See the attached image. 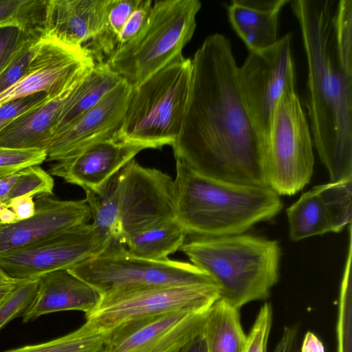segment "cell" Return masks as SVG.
Segmentation results:
<instances>
[{
	"instance_id": "cell-1",
	"label": "cell",
	"mask_w": 352,
	"mask_h": 352,
	"mask_svg": "<svg viewBox=\"0 0 352 352\" xmlns=\"http://www.w3.org/2000/svg\"><path fill=\"white\" fill-rule=\"evenodd\" d=\"M230 40L209 35L191 58L190 90L175 161L207 177L268 186L265 142L243 102Z\"/></svg>"
},
{
	"instance_id": "cell-2",
	"label": "cell",
	"mask_w": 352,
	"mask_h": 352,
	"mask_svg": "<svg viewBox=\"0 0 352 352\" xmlns=\"http://www.w3.org/2000/svg\"><path fill=\"white\" fill-rule=\"evenodd\" d=\"M308 74L305 105L330 182L352 178V0H293Z\"/></svg>"
},
{
	"instance_id": "cell-3",
	"label": "cell",
	"mask_w": 352,
	"mask_h": 352,
	"mask_svg": "<svg viewBox=\"0 0 352 352\" xmlns=\"http://www.w3.org/2000/svg\"><path fill=\"white\" fill-rule=\"evenodd\" d=\"M175 217L187 234L216 237L245 233L276 217L283 202L268 186L245 185L201 175L176 161Z\"/></svg>"
},
{
	"instance_id": "cell-4",
	"label": "cell",
	"mask_w": 352,
	"mask_h": 352,
	"mask_svg": "<svg viewBox=\"0 0 352 352\" xmlns=\"http://www.w3.org/2000/svg\"><path fill=\"white\" fill-rule=\"evenodd\" d=\"M217 284L220 298L240 309L267 298L279 277L276 240L241 234L206 237L187 234L179 250Z\"/></svg>"
},
{
	"instance_id": "cell-5",
	"label": "cell",
	"mask_w": 352,
	"mask_h": 352,
	"mask_svg": "<svg viewBox=\"0 0 352 352\" xmlns=\"http://www.w3.org/2000/svg\"><path fill=\"white\" fill-rule=\"evenodd\" d=\"M93 225L109 244L125 245L137 232L175 217L173 179L134 159L97 191L85 190Z\"/></svg>"
},
{
	"instance_id": "cell-6",
	"label": "cell",
	"mask_w": 352,
	"mask_h": 352,
	"mask_svg": "<svg viewBox=\"0 0 352 352\" xmlns=\"http://www.w3.org/2000/svg\"><path fill=\"white\" fill-rule=\"evenodd\" d=\"M190 76L191 58L182 55L131 86L118 139L146 149L172 146L182 131Z\"/></svg>"
},
{
	"instance_id": "cell-7",
	"label": "cell",
	"mask_w": 352,
	"mask_h": 352,
	"mask_svg": "<svg viewBox=\"0 0 352 352\" xmlns=\"http://www.w3.org/2000/svg\"><path fill=\"white\" fill-rule=\"evenodd\" d=\"M201 8L199 0L153 1L144 29L105 63L131 86L141 83L182 55L196 29Z\"/></svg>"
},
{
	"instance_id": "cell-8",
	"label": "cell",
	"mask_w": 352,
	"mask_h": 352,
	"mask_svg": "<svg viewBox=\"0 0 352 352\" xmlns=\"http://www.w3.org/2000/svg\"><path fill=\"white\" fill-rule=\"evenodd\" d=\"M91 286L101 297L153 286L215 282L192 263L168 258L148 260L131 254L125 245H109L100 254L68 270Z\"/></svg>"
},
{
	"instance_id": "cell-9",
	"label": "cell",
	"mask_w": 352,
	"mask_h": 352,
	"mask_svg": "<svg viewBox=\"0 0 352 352\" xmlns=\"http://www.w3.org/2000/svg\"><path fill=\"white\" fill-rule=\"evenodd\" d=\"M313 145L296 90L283 93L264 146L267 185L278 195H293L310 182L314 166Z\"/></svg>"
},
{
	"instance_id": "cell-10",
	"label": "cell",
	"mask_w": 352,
	"mask_h": 352,
	"mask_svg": "<svg viewBox=\"0 0 352 352\" xmlns=\"http://www.w3.org/2000/svg\"><path fill=\"white\" fill-rule=\"evenodd\" d=\"M292 41V33L288 32L270 47L249 52L243 63L236 69L243 102L264 142L281 96L286 91L296 90Z\"/></svg>"
},
{
	"instance_id": "cell-11",
	"label": "cell",
	"mask_w": 352,
	"mask_h": 352,
	"mask_svg": "<svg viewBox=\"0 0 352 352\" xmlns=\"http://www.w3.org/2000/svg\"><path fill=\"white\" fill-rule=\"evenodd\" d=\"M219 298L215 282L146 287L101 297L98 306L85 316L87 322L106 332L122 323L162 313L206 311Z\"/></svg>"
},
{
	"instance_id": "cell-12",
	"label": "cell",
	"mask_w": 352,
	"mask_h": 352,
	"mask_svg": "<svg viewBox=\"0 0 352 352\" xmlns=\"http://www.w3.org/2000/svg\"><path fill=\"white\" fill-rule=\"evenodd\" d=\"M109 243L93 223L70 228L38 242L0 254V268L16 280L69 268L102 252Z\"/></svg>"
},
{
	"instance_id": "cell-13",
	"label": "cell",
	"mask_w": 352,
	"mask_h": 352,
	"mask_svg": "<svg viewBox=\"0 0 352 352\" xmlns=\"http://www.w3.org/2000/svg\"><path fill=\"white\" fill-rule=\"evenodd\" d=\"M208 310H176L122 323L106 331L105 352H180L203 329Z\"/></svg>"
},
{
	"instance_id": "cell-14",
	"label": "cell",
	"mask_w": 352,
	"mask_h": 352,
	"mask_svg": "<svg viewBox=\"0 0 352 352\" xmlns=\"http://www.w3.org/2000/svg\"><path fill=\"white\" fill-rule=\"evenodd\" d=\"M94 65L84 47L45 34L25 74L0 94V104L42 91L56 96L79 82Z\"/></svg>"
},
{
	"instance_id": "cell-15",
	"label": "cell",
	"mask_w": 352,
	"mask_h": 352,
	"mask_svg": "<svg viewBox=\"0 0 352 352\" xmlns=\"http://www.w3.org/2000/svg\"><path fill=\"white\" fill-rule=\"evenodd\" d=\"M131 89L123 80L95 107L55 135L46 160L60 162L96 144L118 138Z\"/></svg>"
},
{
	"instance_id": "cell-16",
	"label": "cell",
	"mask_w": 352,
	"mask_h": 352,
	"mask_svg": "<svg viewBox=\"0 0 352 352\" xmlns=\"http://www.w3.org/2000/svg\"><path fill=\"white\" fill-rule=\"evenodd\" d=\"M31 217L0 226V254L38 242L91 219L85 199L63 201L49 195L35 201Z\"/></svg>"
},
{
	"instance_id": "cell-17",
	"label": "cell",
	"mask_w": 352,
	"mask_h": 352,
	"mask_svg": "<svg viewBox=\"0 0 352 352\" xmlns=\"http://www.w3.org/2000/svg\"><path fill=\"white\" fill-rule=\"evenodd\" d=\"M144 146L118 138L96 144L79 154L56 162L50 174L84 190L97 191L113 175L142 150Z\"/></svg>"
},
{
	"instance_id": "cell-18",
	"label": "cell",
	"mask_w": 352,
	"mask_h": 352,
	"mask_svg": "<svg viewBox=\"0 0 352 352\" xmlns=\"http://www.w3.org/2000/svg\"><path fill=\"white\" fill-rule=\"evenodd\" d=\"M107 0H48L45 34L83 47L100 30Z\"/></svg>"
},
{
	"instance_id": "cell-19",
	"label": "cell",
	"mask_w": 352,
	"mask_h": 352,
	"mask_svg": "<svg viewBox=\"0 0 352 352\" xmlns=\"http://www.w3.org/2000/svg\"><path fill=\"white\" fill-rule=\"evenodd\" d=\"M38 279L36 299L22 316L24 323L60 311L78 310L87 314L100 302V294L91 286L67 270L47 273Z\"/></svg>"
},
{
	"instance_id": "cell-20",
	"label": "cell",
	"mask_w": 352,
	"mask_h": 352,
	"mask_svg": "<svg viewBox=\"0 0 352 352\" xmlns=\"http://www.w3.org/2000/svg\"><path fill=\"white\" fill-rule=\"evenodd\" d=\"M77 84L56 96L49 97L3 129L0 131V146L47 151L55 135L63 106Z\"/></svg>"
},
{
	"instance_id": "cell-21",
	"label": "cell",
	"mask_w": 352,
	"mask_h": 352,
	"mask_svg": "<svg viewBox=\"0 0 352 352\" xmlns=\"http://www.w3.org/2000/svg\"><path fill=\"white\" fill-rule=\"evenodd\" d=\"M288 3L290 0H232L227 6L229 21L249 52L278 41L280 14Z\"/></svg>"
},
{
	"instance_id": "cell-22",
	"label": "cell",
	"mask_w": 352,
	"mask_h": 352,
	"mask_svg": "<svg viewBox=\"0 0 352 352\" xmlns=\"http://www.w3.org/2000/svg\"><path fill=\"white\" fill-rule=\"evenodd\" d=\"M122 80L105 62L95 63L65 100L58 118L55 135L95 107Z\"/></svg>"
},
{
	"instance_id": "cell-23",
	"label": "cell",
	"mask_w": 352,
	"mask_h": 352,
	"mask_svg": "<svg viewBox=\"0 0 352 352\" xmlns=\"http://www.w3.org/2000/svg\"><path fill=\"white\" fill-rule=\"evenodd\" d=\"M204 331L208 352H244L247 335L239 309L219 298L207 311Z\"/></svg>"
},
{
	"instance_id": "cell-24",
	"label": "cell",
	"mask_w": 352,
	"mask_h": 352,
	"mask_svg": "<svg viewBox=\"0 0 352 352\" xmlns=\"http://www.w3.org/2000/svg\"><path fill=\"white\" fill-rule=\"evenodd\" d=\"M186 232L176 218L159 221L130 236L125 243L129 252L148 260H166L179 250Z\"/></svg>"
},
{
	"instance_id": "cell-25",
	"label": "cell",
	"mask_w": 352,
	"mask_h": 352,
	"mask_svg": "<svg viewBox=\"0 0 352 352\" xmlns=\"http://www.w3.org/2000/svg\"><path fill=\"white\" fill-rule=\"evenodd\" d=\"M289 237L294 241L333 232L324 203L316 187L302 194L287 209Z\"/></svg>"
},
{
	"instance_id": "cell-26",
	"label": "cell",
	"mask_w": 352,
	"mask_h": 352,
	"mask_svg": "<svg viewBox=\"0 0 352 352\" xmlns=\"http://www.w3.org/2000/svg\"><path fill=\"white\" fill-rule=\"evenodd\" d=\"M140 0H107L104 23L84 48L95 63H104L114 52L120 32Z\"/></svg>"
},
{
	"instance_id": "cell-27",
	"label": "cell",
	"mask_w": 352,
	"mask_h": 352,
	"mask_svg": "<svg viewBox=\"0 0 352 352\" xmlns=\"http://www.w3.org/2000/svg\"><path fill=\"white\" fill-rule=\"evenodd\" d=\"M107 332L90 322L63 336L4 352H105Z\"/></svg>"
},
{
	"instance_id": "cell-28",
	"label": "cell",
	"mask_w": 352,
	"mask_h": 352,
	"mask_svg": "<svg viewBox=\"0 0 352 352\" xmlns=\"http://www.w3.org/2000/svg\"><path fill=\"white\" fill-rule=\"evenodd\" d=\"M48 0H0V27L17 25L45 33Z\"/></svg>"
},
{
	"instance_id": "cell-29",
	"label": "cell",
	"mask_w": 352,
	"mask_h": 352,
	"mask_svg": "<svg viewBox=\"0 0 352 352\" xmlns=\"http://www.w3.org/2000/svg\"><path fill=\"white\" fill-rule=\"evenodd\" d=\"M352 178L315 186L329 214L333 232L351 223Z\"/></svg>"
},
{
	"instance_id": "cell-30",
	"label": "cell",
	"mask_w": 352,
	"mask_h": 352,
	"mask_svg": "<svg viewBox=\"0 0 352 352\" xmlns=\"http://www.w3.org/2000/svg\"><path fill=\"white\" fill-rule=\"evenodd\" d=\"M54 186V182L50 173L38 165L29 166L11 175V186L3 204L23 195H52Z\"/></svg>"
},
{
	"instance_id": "cell-31",
	"label": "cell",
	"mask_w": 352,
	"mask_h": 352,
	"mask_svg": "<svg viewBox=\"0 0 352 352\" xmlns=\"http://www.w3.org/2000/svg\"><path fill=\"white\" fill-rule=\"evenodd\" d=\"M39 279L21 280L12 292L0 303V329L10 320L23 316L34 302Z\"/></svg>"
},
{
	"instance_id": "cell-32",
	"label": "cell",
	"mask_w": 352,
	"mask_h": 352,
	"mask_svg": "<svg viewBox=\"0 0 352 352\" xmlns=\"http://www.w3.org/2000/svg\"><path fill=\"white\" fill-rule=\"evenodd\" d=\"M44 35L37 34L28 38L1 72L0 94L19 82L25 74Z\"/></svg>"
},
{
	"instance_id": "cell-33",
	"label": "cell",
	"mask_w": 352,
	"mask_h": 352,
	"mask_svg": "<svg viewBox=\"0 0 352 352\" xmlns=\"http://www.w3.org/2000/svg\"><path fill=\"white\" fill-rule=\"evenodd\" d=\"M47 159V151L0 146V180L32 166H39Z\"/></svg>"
},
{
	"instance_id": "cell-34",
	"label": "cell",
	"mask_w": 352,
	"mask_h": 352,
	"mask_svg": "<svg viewBox=\"0 0 352 352\" xmlns=\"http://www.w3.org/2000/svg\"><path fill=\"white\" fill-rule=\"evenodd\" d=\"M273 320L272 305L264 303L247 335L244 352H267V342Z\"/></svg>"
},
{
	"instance_id": "cell-35",
	"label": "cell",
	"mask_w": 352,
	"mask_h": 352,
	"mask_svg": "<svg viewBox=\"0 0 352 352\" xmlns=\"http://www.w3.org/2000/svg\"><path fill=\"white\" fill-rule=\"evenodd\" d=\"M43 32H32L17 25L0 27V74L21 48L32 36Z\"/></svg>"
},
{
	"instance_id": "cell-36",
	"label": "cell",
	"mask_w": 352,
	"mask_h": 352,
	"mask_svg": "<svg viewBox=\"0 0 352 352\" xmlns=\"http://www.w3.org/2000/svg\"><path fill=\"white\" fill-rule=\"evenodd\" d=\"M153 2L152 0H140L120 32L115 51L130 43L144 29L151 17Z\"/></svg>"
},
{
	"instance_id": "cell-37",
	"label": "cell",
	"mask_w": 352,
	"mask_h": 352,
	"mask_svg": "<svg viewBox=\"0 0 352 352\" xmlns=\"http://www.w3.org/2000/svg\"><path fill=\"white\" fill-rule=\"evenodd\" d=\"M49 97L47 93L42 91L1 104L0 131L16 118L40 104Z\"/></svg>"
},
{
	"instance_id": "cell-38",
	"label": "cell",
	"mask_w": 352,
	"mask_h": 352,
	"mask_svg": "<svg viewBox=\"0 0 352 352\" xmlns=\"http://www.w3.org/2000/svg\"><path fill=\"white\" fill-rule=\"evenodd\" d=\"M33 197L29 195L17 197L5 205L14 212L18 221H20L34 214L36 206Z\"/></svg>"
},
{
	"instance_id": "cell-39",
	"label": "cell",
	"mask_w": 352,
	"mask_h": 352,
	"mask_svg": "<svg viewBox=\"0 0 352 352\" xmlns=\"http://www.w3.org/2000/svg\"><path fill=\"white\" fill-rule=\"evenodd\" d=\"M298 333L296 325L286 327L273 352H297Z\"/></svg>"
},
{
	"instance_id": "cell-40",
	"label": "cell",
	"mask_w": 352,
	"mask_h": 352,
	"mask_svg": "<svg viewBox=\"0 0 352 352\" xmlns=\"http://www.w3.org/2000/svg\"><path fill=\"white\" fill-rule=\"evenodd\" d=\"M204 327L199 333L183 347L180 352H208Z\"/></svg>"
},
{
	"instance_id": "cell-41",
	"label": "cell",
	"mask_w": 352,
	"mask_h": 352,
	"mask_svg": "<svg viewBox=\"0 0 352 352\" xmlns=\"http://www.w3.org/2000/svg\"><path fill=\"white\" fill-rule=\"evenodd\" d=\"M300 352H325L324 346L319 338L313 332L306 333Z\"/></svg>"
},
{
	"instance_id": "cell-42",
	"label": "cell",
	"mask_w": 352,
	"mask_h": 352,
	"mask_svg": "<svg viewBox=\"0 0 352 352\" xmlns=\"http://www.w3.org/2000/svg\"><path fill=\"white\" fill-rule=\"evenodd\" d=\"M20 280L10 277L0 268V303L12 292Z\"/></svg>"
},
{
	"instance_id": "cell-43",
	"label": "cell",
	"mask_w": 352,
	"mask_h": 352,
	"mask_svg": "<svg viewBox=\"0 0 352 352\" xmlns=\"http://www.w3.org/2000/svg\"><path fill=\"white\" fill-rule=\"evenodd\" d=\"M1 226V225L0 224V226Z\"/></svg>"
},
{
	"instance_id": "cell-44",
	"label": "cell",
	"mask_w": 352,
	"mask_h": 352,
	"mask_svg": "<svg viewBox=\"0 0 352 352\" xmlns=\"http://www.w3.org/2000/svg\"></svg>"
}]
</instances>
